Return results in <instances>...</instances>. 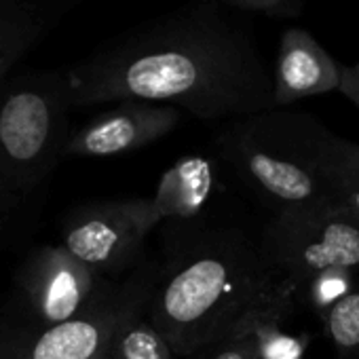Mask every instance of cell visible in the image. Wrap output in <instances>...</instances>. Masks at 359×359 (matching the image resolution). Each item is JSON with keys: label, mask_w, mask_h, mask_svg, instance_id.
<instances>
[{"label": "cell", "mask_w": 359, "mask_h": 359, "mask_svg": "<svg viewBox=\"0 0 359 359\" xmlns=\"http://www.w3.org/2000/svg\"><path fill=\"white\" fill-rule=\"evenodd\" d=\"M70 106L150 102L201 121L275 110L273 74L252 30L218 0H193L97 49L66 72Z\"/></svg>", "instance_id": "obj_1"}, {"label": "cell", "mask_w": 359, "mask_h": 359, "mask_svg": "<svg viewBox=\"0 0 359 359\" xmlns=\"http://www.w3.org/2000/svg\"><path fill=\"white\" fill-rule=\"evenodd\" d=\"M66 74L32 72L0 83V250L32 231L49 180L66 156Z\"/></svg>", "instance_id": "obj_2"}, {"label": "cell", "mask_w": 359, "mask_h": 359, "mask_svg": "<svg viewBox=\"0 0 359 359\" xmlns=\"http://www.w3.org/2000/svg\"><path fill=\"white\" fill-rule=\"evenodd\" d=\"M269 273L241 250H208L152 290L146 311L175 355H191L229 336L273 283Z\"/></svg>", "instance_id": "obj_3"}, {"label": "cell", "mask_w": 359, "mask_h": 359, "mask_svg": "<svg viewBox=\"0 0 359 359\" xmlns=\"http://www.w3.org/2000/svg\"><path fill=\"white\" fill-rule=\"evenodd\" d=\"M327 129L304 112L269 110L235 118L220 133V148L277 214L334 203L323 146Z\"/></svg>", "instance_id": "obj_4"}, {"label": "cell", "mask_w": 359, "mask_h": 359, "mask_svg": "<svg viewBox=\"0 0 359 359\" xmlns=\"http://www.w3.org/2000/svg\"><path fill=\"white\" fill-rule=\"evenodd\" d=\"M152 287L133 277L108 285L81 315L55 325H0V359H110L121 325L144 313Z\"/></svg>", "instance_id": "obj_5"}, {"label": "cell", "mask_w": 359, "mask_h": 359, "mask_svg": "<svg viewBox=\"0 0 359 359\" xmlns=\"http://www.w3.org/2000/svg\"><path fill=\"white\" fill-rule=\"evenodd\" d=\"M262 252L271 271L300 294L319 273H359V218L338 203L275 214Z\"/></svg>", "instance_id": "obj_6"}, {"label": "cell", "mask_w": 359, "mask_h": 359, "mask_svg": "<svg viewBox=\"0 0 359 359\" xmlns=\"http://www.w3.org/2000/svg\"><path fill=\"white\" fill-rule=\"evenodd\" d=\"M158 222L150 199L95 203L64 220L60 245L97 275L118 273L133 262Z\"/></svg>", "instance_id": "obj_7"}, {"label": "cell", "mask_w": 359, "mask_h": 359, "mask_svg": "<svg viewBox=\"0 0 359 359\" xmlns=\"http://www.w3.org/2000/svg\"><path fill=\"white\" fill-rule=\"evenodd\" d=\"M62 245L36 250L18 273V287L30 313V325L64 323L89 309L108 287Z\"/></svg>", "instance_id": "obj_8"}, {"label": "cell", "mask_w": 359, "mask_h": 359, "mask_svg": "<svg viewBox=\"0 0 359 359\" xmlns=\"http://www.w3.org/2000/svg\"><path fill=\"white\" fill-rule=\"evenodd\" d=\"M182 112L175 106L150 102H118L112 110L91 118L70 133L66 156H116L144 148L171 133Z\"/></svg>", "instance_id": "obj_9"}, {"label": "cell", "mask_w": 359, "mask_h": 359, "mask_svg": "<svg viewBox=\"0 0 359 359\" xmlns=\"http://www.w3.org/2000/svg\"><path fill=\"white\" fill-rule=\"evenodd\" d=\"M342 66L304 28H287L279 41L273 72L275 108L338 91Z\"/></svg>", "instance_id": "obj_10"}, {"label": "cell", "mask_w": 359, "mask_h": 359, "mask_svg": "<svg viewBox=\"0 0 359 359\" xmlns=\"http://www.w3.org/2000/svg\"><path fill=\"white\" fill-rule=\"evenodd\" d=\"M214 187V171L203 156H184L175 161L158 180L150 199L158 220H187L201 212Z\"/></svg>", "instance_id": "obj_11"}, {"label": "cell", "mask_w": 359, "mask_h": 359, "mask_svg": "<svg viewBox=\"0 0 359 359\" xmlns=\"http://www.w3.org/2000/svg\"><path fill=\"white\" fill-rule=\"evenodd\" d=\"M49 24L32 0H0V83L41 41Z\"/></svg>", "instance_id": "obj_12"}, {"label": "cell", "mask_w": 359, "mask_h": 359, "mask_svg": "<svg viewBox=\"0 0 359 359\" xmlns=\"http://www.w3.org/2000/svg\"><path fill=\"white\" fill-rule=\"evenodd\" d=\"M167 338L142 313L127 319L114 336L110 359H173Z\"/></svg>", "instance_id": "obj_13"}, {"label": "cell", "mask_w": 359, "mask_h": 359, "mask_svg": "<svg viewBox=\"0 0 359 359\" xmlns=\"http://www.w3.org/2000/svg\"><path fill=\"white\" fill-rule=\"evenodd\" d=\"M323 327L338 359H359V277L353 290L325 313Z\"/></svg>", "instance_id": "obj_14"}, {"label": "cell", "mask_w": 359, "mask_h": 359, "mask_svg": "<svg viewBox=\"0 0 359 359\" xmlns=\"http://www.w3.org/2000/svg\"><path fill=\"white\" fill-rule=\"evenodd\" d=\"M357 277H359V273H355V271H340V269L325 271V273L315 275L304 285L302 292H304L309 306L323 319L325 313L353 290Z\"/></svg>", "instance_id": "obj_15"}, {"label": "cell", "mask_w": 359, "mask_h": 359, "mask_svg": "<svg viewBox=\"0 0 359 359\" xmlns=\"http://www.w3.org/2000/svg\"><path fill=\"white\" fill-rule=\"evenodd\" d=\"M323 161L330 177L338 175L359 182V144L327 133L323 146Z\"/></svg>", "instance_id": "obj_16"}, {"label": "cell", "mask_w": 359, "mask_h": 359, "mask_svg": "<svg viewBox=\"0 0 359 359\" xmlns=\"http://www.w3.org/2000/svg\"><path fill=\"white\" fill-rule=\"evenodd\" d=\"M214 359H260L258 338H256L254 323L250 319V311L229 332V336L224 338L222 348L216 353Z\"/></svg>", "instance_id": "obj_17"}, {"label": "cell", "mask_w": 359, "mask_h": 359, "mask_svg": "<svg viewBox=\"0 0 359 359\" xmlns=\"http://www.w3.org/2000/svg\"><path fill=\"white\" fill-rule=\"evenodd\" d=\"M332 187H334V203L342 205L344 210H348L359 218V182L332 175Z\"/></svg>", "instance_id": "obj_18"}, {"label": "cell", "mask_w": 359, "mask_h": 359, "mask_svg": "<svg viewBox=\"0 0 359 359\" xmlns=\"http://www.w3.org/2000/svg\"><path fill=\"white\" fill-rule=\"evenodd\" d=\"M338 91L359 110V62L351 66H342Z\"/></svg>", "instance_id": "obj_19"}, {"label": "cell", "mask_w": 359, "mask_h": 359, "mask_svg": "<svg viewBox=\"0 0 359 359\" xmlns=\"http://www.w3.org/2000/svg\"><path fill=\"white\" fill-rule=\"evenodd\" d=\"M229 7L237 9H250V11H262V13H277L283 9L290 0H222Z\"/></svg>", "instance_id": "obj_20"}]
</instances>
